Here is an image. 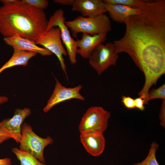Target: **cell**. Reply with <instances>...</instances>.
<instances>
[{"instance_id":"5bb4252c","label":"cell","mask_w":165,"mask_h":165,"mask_svg":"<svg viewBox=\"0 0 165 165\" xmlns=\"http://www.w3.org/2000/svg\"><path fill=\"white\" fill-rule=\"evenodd\" d=\"M3 40L7 44L11 46L13 49L35 52L43 56H50L52 54L47 49L38 46L35 42L18 35L4 37Z\"/></svg>"},{"instance_id":"4fadbf2b","label":"cell","mask_w":165,"mask_h":165,"mask_svg":"<svg viewBox=\"0 0 165 165\" xmlns=\"http://www.w3.org/2000/svg\"><path fill=\"white\" fill-rule=\"evenodd\" d=\"M107 33H104L91 35L83 33L80 39H77V46L78 49L77 53L84 58H89L92 52L100 43L104 42L106 38Z\"/></svg>"},{"instance_id":"9c48e42d","label":"cell","mask_w":165,"mask_h":165,"mask_svg":"<svg viewBox=\"0 0 165 165\" xmlns=\"http://www.w3.org/2000/svg\"><path fill=\"white\" fill-rule=\"evenodd\" d=\"M55 86L46 105L43 109L44 112H49L54 106L63 101L72 99L84 101L85 98L80 93L82 86L79 85L74 87H66L63 86L58 80L55 78Z\"/></svg>"},{"instance_id":"8992f818","label":"cell","mask_w":165,"mask_h":165,"mask_svg":"<svg viewBox=\"0 0 165 165\" xmlns=\"http://www.w3.org/2000/svg\"><path fill=\"white\" fill-rule=\"evenodd\" d=\"M110 112L100 106H92L86 110L79 125L80 133L92 131L104 133L108 125Z\"/></svg>"},{"instance_id":"5b68a950","label":"cell","mask_w":165,"mask_h":165,"mask_svg":"<svg viewBox=\"0 0 165 165\" xmlns=\"http://www.w3.org/2000/svg\"><path fill=\"white\" fill-rule=\"evenodd\" d=\"M118 54L115 53L113 43L108 42L97 45L89 57V63L100 75L110 66L115 65L118 59Z\"/></svg>"},{"instance_id":"8fae6325","label":"cell","mask_w":165,"mask_h":165,"mask_svg":"<svg viewBox=\"0 0 165 165\" xmlns=\"http://www.w3.org/2000/svg\"><path fill=\"white\" fill-rule=\"evenodd\" d=\"M103 133L99 131L80 133L81 143L86 151L94 156H99L105 149L106 142Z\"/></svg>"},{"instance_id":"7a4b0ae2","label":"cell","mask_w":165,"mask_h":165,"mask_svg":"<svg viewBox=\"0 0 165 165\" xmlns=\"http://www.w3.org/2000/svg\"><path fill=\"white\" fill-rule=\"evenodd\" d=\"M48 23L43 10L20 0L0 7V33L5 37L18 35L35 42Z\"/></svg>"},{"instance_id":"2e32d148","label":"cell","mask_w":165,"mask_h":165,"mask_svg":"<svg viewBox=\"0 0 165 165\" xmlns=\"http://www.w3.org/2000/svg\"><path fill=\"white\" fill-rule=\"evenodd\" d=\"M10 58L0 68V75L5 69L16 66H26L29 60L35 56L36 53L13 49Z\"/></svg>"},{"instance_id":"484cf974","label":"cell","mask_w":165,"mask_h":165,"mask_svg":"<svg viewBox=\"0 0 165 165\" xmlns=\"http://www.w3.org/2000/svg\"><path fill=\"white\" fill-rule=\"evenodd\" d=\"M10 138L0 127V144Z\"/></svg>"},{"instance_id":"d6986e66","label":"cell","mask_w":165,"mask_h":165,"mask_svg":"<svg viewBox=\"0 0 165 165\" xmlns=\"http://www.w3.org/2000/svg\"><path fill=\"white\" fill-rule=\"evenodd\" d=\"M102 1L104 3L121 4L137 9H139L144 2L139 0H103Z\"/></svg>"},{"instance_id":"9a60e30c","label":"cell","mask_w":165,"mask_h":165,"mask_svg":"<svg viewBox=\"0 0 165 165\" xmlns=\"http://www.w3.org/2000/svg\"><path fill=\"white\" fill-rule=\"evenodd\" d=\"M110 17L114 21L120 23H124L123 20L128 17L140 13L139 9H135L119 4L104 3Z\"/></svg>"},{"instance_id":"cb8c5ba5","label":"cell","mask_w":165,"mask_h":165,"mask_svg":"<svg viewBox=\"0 0 165 165\" xmlns=\"http://www.w3.org/2000/svg\"><path fill=\"white\" fill-rule=\"evenodd\" d=\"M134 99V103L135 108L141 111L145 109V100L141 97H139Z\"/></svg>"},{"instance_id":"ba28073f","label":"cell","mask_w":165,"mask_h":165,"mask_svg":"<svg viewBox=\"0 0 165 165\" xmlns=\"http://www.w3.org/2000/svg\"><path fill=\"white\" fill-rule=\"evenodd\" d=\"M35 43L42 45L56 55L68 80L67 68L63 58V56H66L68 53L62 42L59 28L58 27H53L45 31L39 37Z\"/></svg>"},{"instance_id":"d4e9b609","label":"cell","mask_w":165,"mask_h":165,"mask_svg":"<svg viewBox=\"0 0 165 165\" xmlns=\"http://www.w3.org/2000/svg\"><path fill=\"white\" fill-rule=\"evenodd\" d=\"M20 0H1L0 1L5 6H9L14 5L17 3Z\"/></svg>"},{"instance_id":"30bf717a","label":"cell","mask_w":165,"mask_h":165,"mask_svg":"<svg viewBox=\"0 0 165 165\" xmlns=\"http://www.w3.org/2000/svg\"><path fill=\"white\" fill-rule=\"evenodd\" d=\"M31 113L29 108H17L11 118L0 122V127L10 138L19 143L21 137V127L24 120Z\"/></svg>"},{"instance_id":"4316f807","label":"cell","mask_w":165,"mask_h":165,"mask_svg":"<svg viewBox=\"0 0 165 165\" xmlns=\"http://www.w3.org/2000/svg\"><path fill=\"white\" fill-rule=\"evenodd\" d=\"M73 0H54L53 2L63 5H72Z\"/></svg>"},{"instance_id":"ac0fdd59","label":"cell","mask_w":165,"mask_h":165,"mask_svg":"<svg viewBox=\"0 0 165 165\" xmlns=\"http://www.w3.org/2000/svg\"><path fill=\"white\" fill-rule=\"evenodd\" d=\"M159 145L156 142H153L147 157L142 161L135 163L134 165H159L156 156Z\"/></svg>"},{"instance_id":"e0dca14e","label":"cell","mask_w":165,"mask_h":165,"mask_svg":"<svg viewBox=\"0 0 165 165\" xmlns=\"http://www.w3.org/2000/svg\"><path fill=\"white\" fill-rule=\"evenodd\" d=\"M12 151L20 161V165H47L26 151L17 148H13Z\"/></svg>"},{"instance_id":"44dd1931","label":"cell","mask_w":165,"mask_h":165,"mask_svg":"<svg viewBox=\"0 0 165 165\" xmlns=\"http://www.w3.org/2000/svg\"><path fill=\"white\" fill-rule=\"evenodd\" d=\"M23 2L34 7L41 10L46 9L49 6V2L47 0H22Z\"/></svg>"},{"instance_id":"3957f363","label":"cell","mask_w":165,"mask_h":165,"mask_svg":"<svg viewBox=\"0 0 165 165\" xmlns=\"http://www.w3.org/2000/svg\"><path fill=\"white\" fill-rule=\"evenodd\" d=\"M65 24L70 29L75 38L80 32L94 35L107 33L111 30L109 17L105 13L90 17L79 16L72 20L65 21Z\"/></svg>"},{"instance_id":"6da1fadb","label":"cell","mask_w":165,"mask_h":165,"mask_svg":"<svg viewBox=\"0 0 165 165\" xmlns=\"http://www.w3.org/2000/svg\"><path fill=\"white\" fill-rule=\"evenodd\" d=\"M139 9V14L123 20L125 34L113 43L116 54L127 53L143 72L145 82L139 94L146 97L165 73V0L144 1Z\"/></svg>"},{"instance_id":"277c9868","label":"cell","mask_w":165,"mask_h":165,"mask_svg":"<svg viewBox=\"0 0 165 165\" xmlns=\"http://www.w3.org/2000/svg\"><path fill=\"white\" fill-rule=\"evenodd\" d=\"M21 131L19 148L29 152L40 162L45 163L44 150L47 145L53 143V139L49 136L43 138L38 136L33 131L31 126L26 123L22 124Z\"/></svg>"},{"instance_id":"f1b7e54d","label":"cell","mask_w":165,"mask_h":165,"mask_svg":"<svg viewBox=\"0 0 165 165\" xmlns=\"http://www.w3.org/2000/svg\"><path fill=\"white\" fill-rule=\"evenodd\" d=\"M8 100V98L5 96H0V105L7 102Z\"/></svg>"},{"instance_id":"f546056e","label":"cell","mask_w":165,"mask_h":165,"mask_svg":"<svg viewBox=\"0 0 165 165\" xmlns=\"http://www.w3.org/2000/svg\"></svg>"},{"instance_id":"83f0119b","label":"cell","mask_w":165,"mask_h":165,"mask_svg":"<svg viewBox=\"0 0 165 165\" xmlns=\"http://www.w3.org/2000/svg\"><path fill=\"white\" fill-rule=\"evenodd\" d=\"M0 165H12L11 159L8 158L0 159Z\"/></svg>"},{"instance_id":"7402d4cb","label":"cell","mask_w":165,"mask_h":165,"mask_svg":"<svg viewBox=\"0 0 165 165\" xmlns=\"http://www.w3.org/2000/svg\"><path fill=\"white\" fill-rule=\"evenodd\" d=\"M121 102L124 106L128 109H132L135 108L134 99L129 96H123Z\"/></svg>"},{"instance_id":"7c38bea8","label":"cell","mask_w":165,"mask_h":165,"mask_svg":"<svg viewBox=\"0 0 165 165\" xmlns=\"http://www.w3.org/2000/svg\"><path fill=\"white\" fill-rule=\"evenodd\" d=\"M72 10L80 12L84 17H90L105 13L107 11L101 0H73Z\"/></svg>"},{"instance_id":"603a6c76","label":"cell","mask_w":165,"mask_h":165,"mask_svg":"<svg viewBox=\"0 0 165 165\" xmlns=\"http://www.w3.org/2000/svg\"><path fill=\"white\" fill-rule=\"evenodd\" d=\"M160 125L164 128L165 127V100H163L161 105L159 114Z\"/></svg>"},{"instance_id":"ffe728a7","label":"cell","mask_w":165,"mask_h":165,"mask_svg":"<svg viewBox=\"0 0 165 165\" xmlns=\"http://www.w3.org/2000/svg\"><path fill=\"white\" fill-rule=\"evenodd\" d=\"M160 98L165 100V84H163L157 89H153L148 92L147 101L153 99Z\"/></svg>"},{"instance_id":"52a82bcc","label":"cell","mask_w":165,"mask_h":165,"mask_svg":"<svg viewBox=\"0 0 165 165\" xmlns=\"http://www.w3.org/2000/svg\"><path fill=\"white\" fill-rule=\"evenodd\" d=\"M64 11L62 9L56 10L48 21L46 31L53 27H57L61 32V38L64 45L69 61L72 64L77 63L76 59L78 49L76 41L72 37L68 27L65 24Z\"/></svg>"}]
</instances>
